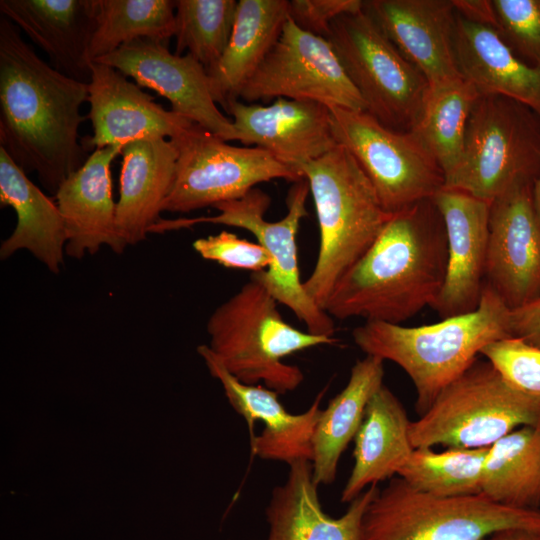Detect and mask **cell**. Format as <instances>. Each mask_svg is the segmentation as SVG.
Wrapping results in <instances>:
<instances>
[{"mask_svg":"<svg viewBox=\"0 0 540 540\" xmlns=\"http://www.w3.org/2000/svg\"><path fill=\"white\" fill-rule=\"evenodd\" d=\"M488 448H414L398 476L412 488L437 497H461L481 493L484 460Z\"/></svg>","mask_w":540,"mask_h":540,"instance_id":"cell-33","label":"cell"},{"mask_svg":"<svg viewBox=\"0 0 540 540\" xmlns=\"http://www.w3.org/2000/svg\"><path fill=\"white\" fill-rule=\"evenodd\" d=\"M492 25L522 60L540 67V0H491Z\"/></svg>","mask_w":540,"mask_h":540,"instance_id":"cell-35","label":"cell"},{"mask_svg":"<svg viewBox=\"0 0 540 540\" xmlns=\"http://www.w3.org/2000/svg\"><path fill=\"white\" fill-rule=\"evenodd\" d=\"M122 149V146H107L94 150L54 195L66 227L65 254L73 259L94 255L102 246L117 254L123 252L116 233V202L110 170Z\"/></svg>","mask_w":540,"mask_h":540,"instance_id":"cell-21","label":"cell"},{"mask_svg":"<svg viewBox=\"0 0 540 540\" xmlns=\"http://www.w3.org/2000/svg\"><path fill=\"white\" fill-rule=\"evenodd\" d=\"M277 303L262 284L250 279L213 311L206 330L209 348L235 378L285 394L298 388L304 375L283 359L336 339L293 327Z\"/></svg>","mask_w":540,"mask_h":540,"instance_id":"cell-5","label":"cell"},{"mask_svg":"<svg viewBox=\"0 0 540 540\" xmlns=\"http://www.w3.org/2000/svg\"><path fill=\"white\" fill-rule=\"evenodd\" d=\"M309 193V184L305 178L295 182L287 196V213L278 221L265 219L271 198L255 187L239 199L214 205L218 213L213 216L161 219L153 226L151 233H164L207 223L249 231L272 257L270 267L252 273L250 279L262 284L278 303L287 306L306 325L308 332L333 337V318L308 296L300 280L296 236L301 220L308 215L306 200Z\"/></svg>","mask_w":540,"mask_h":540,"instance_id":"cell-9","label":"cell"},{"mask_svg":"<svg viewBox=\"0 0 540 540\" xmlns=\"http://www.w3.org/2000/svg\"><path fill=\"white\" fill-rule=\"evenodd\" d=\"M378 490L371 485L349 503L343 515L330 517L322 509L312 463L296 461L289 465L285 482L272 491L265 510V540H363V517Z\"/></svg>","mask_w":540,"mask_h":540,"instance_id":"cell-22","label":"cell"},{"mask_svg":"<svg viewBox=\"0 0 540 540\" xmlns=\"http://www.w3.org/2000/svg\"><path fill=\"white\" fill-rule=\"evenodd\" d=\"M93 62L109 65L138 86L156 91L171 110L225 141L236 140L232 119L217 107L204 66L191 54L176 55L167 43L141 38Z\"/></svg>","mask_w":540,"mask_h":540,"instance_id":"cell-14","label":"cell"},{"mask_svg":"<svg viewBox=\"0 0 540 540\" xmlns=\"http://www.w3.org/2000/svg\"><path fill=\"white\" fill-rule=\"evenodd\" d=\"M481 493L516 509H540V426L515 429L487 451Z\"/></svg>","mask_w":540,"mask_h":540,"instance_id":"cell-30","label":"cell"},{"mask_svg":"<svg viewBox=\"0 0 540 540\" xmlns=\"http://www.w3.org/2000/svg\"><path fill=\"white\" fill-rule=\"evenodd\" d=\"M88 102L93 135L82 138L86 151L149 138L174 139L194 122L164 109L117 69L91 62Z\"/></svg>","mask_w":540,"mask_h":540,"instance_id":"cell-18","label":"cell"},{"mask_svg":"<svg viewBox=\"0 0 540 540\" xmlns=\"http://www.w3.org/2000/svg\"><path fill=\"white\" fill-rule=\"evenodd\" d=\"M454 46L460 75L480 95L513 99L540 116V67L518 57L493 26L456 11Z\"/></svg>","mask_w":540,"mask_h":540,"instance_id":"cell-25","label":"cell"},{"mask_svg":"<svg viewBox=\"0 0 540 540\" xmlns=\"http://www.w3.org/2000/svg\"><path fill=\"white\" fill-rule=\"evenodd\" d=\"M540 174V116L513 99L480 95L470 114L464 146L444 187L492 202L533 185Z\"/></svg>","mask_w":540,"mask_h":540,"instance_id":"cell-6","label":"cell"},{"mask_svg":"<svg viewBox=\"0 0 540 540\" xmlns=\"http://www.w3.org/2000/svg\"><path fill=\"white\" fill-rule=\"evenodd\" d=\"M97 0H1L0 12L64 75L89 84Z\"/></svg>","mask_w":540,"mask_h":540,"instance_id":"cell-23","label":"cell"},{"mask_svg":"<svg viewBox=\"0 0 540 540\" xmlns=\"http://www.w3.org/2000/svg\"><path fill=\"white\" fill-rule=\"evenodd\" d=\"M510 322L512 336L540 348V298L511 310Z\"/></svg>","mask_w":540,"mask_h":540,"instance_id":"cell-39","label":"cell"},{"mask_svg":"<svg viewBox=\"0 0 540 540\" xmlns=\"http://www.w3.org/2000/svg\"><path fill=\"white\" fill-rule=\"evenodd\" d=\"M116 233L122 250L145 240L162 218L175 176L177 148L170 139L149 138L122 149Z\"/></svg>","mask_w":540,"mask_h":540,"instance_id":"cell-24","label":"cell"},{"mask_svg":"<svg viewBox=\"0 0 540 540\" xmlns=\"http://www.w3.org/2000/svg\"><path fill=\"white\" fill-rule=\"evenodd\" d=\"M0 203L11 207L17 216L13 232L1 243L0 259L27 250L51 273L59 274L67 234L58 205L27 177L3 147H0Z\"/></svg>","mask_w":540,"mask_h":540,"instance_id":"cell-26","label":"cell"},{"mask_svg":"<svg viewBox=\"0 0 540 540\" xmlns=\"http://www.w3.org/2000/svg\"><path fill=\"white\" fill-rule=\"evenodd\" d=\"M532 187L518 186L490 205L485 284L510 310L540 298V224Z\"/></svg>","mask_w":540,"mask_h":540,"instance_id":"cell-15","label":"cell"},{"mask_svg":"<svg viewBox=\"0 0 540 540\" xmlns=\"http://www.w3.org/2000/svg\"><path fill=\"white\" fill-rule=\"evenodd\" d=\"M288 0H240L228 45L219 61L207 70L212 96L225 109L239 99L289 19Z\"/></svg>","mask_w":540,"mask_h":540,"instance_id":"cell-28","label":"cell"},{"mask_svg":"<svg viewBox=\"0 0 540 540\" xmlns=\"http://www.w3.org/2000/svg\"><path fill=\"white\" fill-rule=\"evenodd\" d=\"M523 426H540V396L507 383L488 361H476L410 422L413 448H489Z\"/></svg>","mask_w":540,"mask_h":540,"instance_id":"cell-7","label":"cell"},{"mask_svg":"<svg viewBox=\"0 0 540 540\" xmlns=\"http://www.w3.org/2000/svg\"><path fill=\"white\" fill-rule=\"evenodd\" d=\"M298 172L309 184L320 234L316 263L303 287L323 309L336 283L374 242L391 214L340 144L301 165Z\"/></svg>","mask_w":540,"mask_h":540,"instance_id":"cell-4","label":"cell"},{"mask_svg":"<svg viewBox=\"0 0 540 540\" xmlns=\"http://www.w3.org/2000/svg\"><path fill=\"white\" fill-rule=\"evenodd\" d=\"M225 110L232 117L237 141L269 152L296 171L338 144L331 110L318 102L278 98L263 106L235 99Z\"/></svg>","mask_w":540,"mask_h":540,"instance_id":"cell-17","label":"cell"},{"mask_svg":"<svg viewBox=\"0 0 540 540\" xmlns=\"http://www.w3.org/2000/svg\"><path fill=\"white\" fill-rule=\"evenodd\" d=\"M384 360L366 355L351 369L346 386L321 411L313 435L314 482L330 484L349 442L354 440L373 394L383 386Z\"/></svg>","mask_w":540,"mask_h":540,"instance_id":"cell-29","label":"cell"},{"mask_svg":"<svg viewBox=\"0 0 540 540\" xmlns=\"http://www.w3.org/2000/svg\"><path fill=\"white\" fill-rule=\"evenodd\" d=\"M410 420L393 392L381 386L370 398L354 438V465L341 492L350 503L371 485L393 478L409 459Z\"/></svg>","mask_w":540,"mask_h":540,"instance_id":"cell-27","label":"cell"},{"mask_svg":"<svg viewBox=\"0 0 540 540\" xmlns=\"http://www.w3.org/2000/svg\"><path fill=\"white\" fill-rule=\"evenodd\" d=\"M479 96L464 78L429 86L420 116L410 132L436 160L444 177L460 160L468 120Z\"/></svg>","mask_w":540,"mask_h":540,"instance_id":"cell-31","label":"cell"},{"mask_svg":"<svg viewBox=\"0 0 540 540\" xmlns=\"http://www.w3.org/2000/svg\"><path fill=\"white\" fill-rule=\"evenodd\" d=\"M175 30L174 1L97 0L96 26L87 58L96 61L141 38L168 43Z\"/></svg>","mask_w":540,"mask_h":540,"instance_id":"cell-32","label":"cell"},{"mask_svg":"<svg viewBox=\"0 0 540 540\" xmlns=\"http://www.w3.org/2000/svg\"><path fill=\"white\" fill-rule=\"evenodd\" d=\"M533 206L540 224V174L532 187Z\"/></svg>","mask_w":540,"mask_h":540,"instance_id":"cell-41","label":"cell"},{"mask_svg":"<svg viewBox=\"0 0 540 540\" xmlns=\"http://www.w3.org/2000/svg\"><path fill=\"white\" fill-rule=\"evenodd\" d=\"M446 230L445 280L431 307L443 319L477 309L485 284L490 202L442 188L432 198Z\"/></svg>","mask_w":540,"mask_h":540,"instance_id":"cell-19","label":"cell"},{"mask_svg":"<svg viewBox=\"0 0 540 540\" xmlns=\"http://www.w3.org/2000/svg\"><path fill=\"white\" fill-rule=\"evenodd\" d=\"M278 98L366 111L329 41L302 30L290 18L239 96L247 103Z\"/></svg>","mask_w":540,"mask_h":540,"instance_id":"cell-13","label":"cell"},{"mask_svg":"<svg viewBox=\"0 0 540 540\" xmlns=\"http://www.w3.org/2000/svg\"><path fill=\"white\" fill-rule=\"evenodd\" d=\"M329 108L336 142L355 158L387 213L444 187L440 166L410 131L390 129L366 111Z\"/></svg>","mask_w":540,"mask_h":540,"instance_id":"cell-12","label":"cell"},{"mask_svg":"<svg viewBox=\"0 0 540 540\" xmlns=\"http://www.w3.org/2000/svg\"><path fill=\"white\" fill-rule=\"evenodd\" d=\"M175 54L185 50L207 70L223 55L234 25L238 1L175 0Z\"/></svg>","mask_w":540,"mask_h":540,"instance_id":"cell-34","label":"cell"},{"mask_svg":"<svg viewBox=\"0 0 540 540\" xmlns=\"http://www.w3.org/2000/svg\"><path fill=\"white\" fill-rule=\"evenodd\" d=\"M508 529L540 532V509L497 504L482 493L437 497L393 477L368 505L363 540H484Z\"/></svg>","mask_w":540,"mask_h":540,"instance_id":"cell-8","label":"cell"},{"mask_svg":"<svg viewBox=\"0 0 540 540\" xmlns=\"http://www.w3.org/2000/svg\"><path fill=\"white\" fill-rule=\"evenodd\" d=\"M363 10L429 86L462 78L455 56L453 0H368Z\"/></svg>","mask_w":540,"mask_h":540,"instance_id":"cell-20","label":"cell"},{"mask_svg":"<svg viewBox=\"0 0 540 540\" xmlns=\"http://www.w3.org/2000/svg\"><path fill=\"white\" fill-rule=\"evenodd\" d=\"M500 376L526 394L540 396V348L510 336L487 344L480 351Z\"/></svg>","mask_w":540,"mask_h":540,"instance_id":"cell-36","label":"cell"},{"mask_svg":"<svg viewBox=\"0 0 540 540\" xmlns=\"http://www.w3.org/2000/svg\"><path fill=\"white\" fill-rule=\"evenodd\" d=\"M197 352L211 376L221 383L232 408L246 421L253 455L288 465L300 460L312 461L313 435L326 388L305 412L291 414L279 401L277 392L235 378L208 345H199Z\"/></svg>","mask_w":540,"mask_h":540,"instance_id":"cell-16","label":"cell"},{"mask_svg":"<svg viewBox=\"0 0 540 540\" xmlns=\"http://www.w3.org/2000/svg\"><path fill=\"white\" fill-rule=\"evenodd\" d=\"M192 246L203 259L226 268L257 273L267 270L272 263L271 255L261 244L241 239L226 230L199 238Z\"/></svg>","mask_w":540,"mask_h":540,"instance_id":"cell-37","label":"cell"},{"mask_svg":"<svg viewBox=\"0 0 540 540\" xmlns=\"http://www.w3.org/2000/svg\"><path fill=\"white\" fill-rule=\"evenodd\" d=\"M484 540H540V532L508 529L496 532Z\"/></svg>","mask_w":540,"mask_h":540,"instance_id":"cell-40","label":"cell"},{"mask_svg":"<svg viewBox=\"0 0 540 540\" xmlns=\"http://www.w3.org/2000/svg\"><path fill=\"white\" fill-rule=\"evenodd\" d=\"M88 84L59 72L0 18V147L55 195L86 159L79 128Z\"/></svg>","mask_w":540,"mask_h":540,"instance_id":"cell-1","label":"cell"},{"mask_svg":"<svg viewBox=\"0 0 540 540\" xmlns=\"http://www.w3.org/2000/svg\"><path fill=\"white\" fill-rule=\"evenodd\" d=\"M170 140L178 156L163 211L188 213L239 199L263 182L284 179L295 183L303 179L269 152L230 145L196 123Z\"/></svg>","mask_w":540,"mask_h":540,"instance_id":"cell-11","label":"cell"},{"mask_svg":"<svg viewBox=\"0 0 540 540\" xmlns=\"http://www.w3.org/2000/svg\"><path fill=\"white\" fill-rule=\"evenodd\" d=\"M362 0H291L289 18L302 30L326 38L332 22L363 9Z\"/></svg>","mask_w":540,"mask_h":540,"instance_id":"cell-38","label":"cell"},{"mask_svg":"<svg viewBox=\"0 0 540 540\" xmlns=\"http://www.w3.org/2000/svg\"><path fill=\"white\" fill-rule=\"evenodd\" d=\"M511 310L486 284L474 311L416 327L365 321L352 332L366 355L389 360L410 377L416 411L423 415L441 391L460 377L487 344L512 336Z\"/></svg>","mask_w":540,"mask_h":540,"instance_id":"cell-3","label":"cell"},{"mask_svg":"<svg viewBox=\"0 0 540 540\" xmlns=\"http://www.w3.org/2000/svg\"><path fill=\"white\" fill-rule=\"evenodd\" d=\"M366 112L384 126L410 131L429 91L425 76L410 63L362 9L336 18L326 36Z\"/></svg>","mask_w":540,"mask_h":540,"instance_id":"cell-10","label":"cell"},{"mask_svg":"<svg viewBox=\"0 0 540 540\" xmlns=\"http://www.w3.org/2000/svg\"><path fill=\"white\" fill-rule=\"evenodd\" d=\"M448 246L433 199L390 215L365 253L333 288L323 310L332 318L401 324L432 307L442 289Z\"/></svg>","mask_w":540,"mask_h":540,"instance_id":"cell-2","label":"cell"}]
</instances>
